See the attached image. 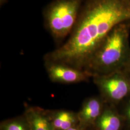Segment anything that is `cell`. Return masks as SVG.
<instances>
[{
  "instance_id": "obj_12",
  "label": "cell",
  "mask_w": 130,
  "mask_h": 130,
  "mask_svg": "<svg viewBox=\"0 0 130 130\" xmlns=\"http://www.w3.org/2000/svg\"><path fill=\"white\" fill-rule=\"evenodd\" d=\"M124 69L127 70V71L130 72V60L127 63V64L126 65V66L125 67V68H124Z\"/></svg>"
},
{
  "instance_id": "obj_11",
  "label": "cell",
  "mask_w": 130,
  "mask_h": 130,
  "mask_svg": "<svg viewBox=\"0 0 130 130\" xmlns=\"http://www.w3.org/2000/svg\"><path fill=\"white\" fill-rule=\"evenodd\" d=\"M3 130H29L28 122L21 120H15L5 123Z\"/></svg>"
},
{
  "instance_id": "obj_6",
  "label": "cell",
  "mask_w": 130,
  "mask_h": 130,
  "mask_svg": "<svg viewBox=\"0 0 130 130\" xmlns=\"http://www.w3.org/2000/svg\"><path fill=\"white\" fill-rule=\"evenodd\" d=\"M94 125L98 130H122L125 123L116 106L105 103L102 112Z\"/></svg>"
},
{
  "instance_id": "obj_8",
  "label": "cell",
  "mask_w": 130,
  "mask_h": 130,
  "mask_svg": "<svg viewBox=\"0 0 130 130\" xmlns=\"http://www.w3.org/2000/svg\"><path fill=\"white\" fill-rule=\"evenodd\" d=\"M25 118L29 130H55L50 118L41 108L27 107Z\"/></svg>"
},
{
  "instance_id": "obj_2",
  "label": "cell",
  "mask_w": 130,
  "mask_h": 130,
  "mask_svg": "<svg viewBox=\"0 0 130 130\" xmlns=\"http://www.w3.org/2000/svg\"><path fill=\"white\" fill-rule=\"evenodd\" d=\"M130 21L119 24L107 34L84 71L91 77L123 70L130 60Z\"/></svg>"
},
{
  "instance_id": "obj_1",
  "label": "cell",
  "mask_w": 130,
  "mask_h": 130,
  "mask_svg": "<svg viewBox=\"0 0 130 130\" xmlns=\"http://www.w3.org/2000/svg\"><path fill=\"white\" fill-rule=\"evenodd\" d=\"M129 21L130 0H85L68 39L45 62L84 70L112 29Z\"/></svg>"
},
{
  "instance_id": "obj_9",
  "label": "cell",
  "mask_w": 130,
  "mask_h": 130,
  "mask_svg": "<svg viewBox=\"0 0 130 130\" xmlns=\"http://www.w3.org/2000/svg\"><path fill=\"white\" fill-rule=\"evenodd\" d=\"M78 121L77 114L72 112L59 110L54 113L51 121L55 130H66L73 127Z\"/></svg>"
},
{
  "instance_id": "obj_15",
  "label": "cell",
  "mask_w": 130,
  "mask_h": 130,
  "mask_svg": "<svg viewBox=\"0 0 130 130\" xmlns=\"http://www.w3.org/2000/svg\"><path fill=\"white\" fill-rule=\"evenodd\" d=\"M127 130V129H126V130Z\"/></svg>"
},
{
  "instance_id": "obj_14",
  "label": "cell",
  "mask_w": 130,
  "mask_h": 130,
  "mask_svg": "<svg viewBox=\"0 0 130 130\" xmlns=\"http://www.w3.org/2000/svg\"><path fill=\"white\" fill-rule=\"evenodd\" d=\"M6 0H0V4L1 5H3L6 2Z\"/></svg>"
},
{
  "instance_id": "obj_7",
  "label": "cell",
  "mask_w": 130,
  "mask_h": 130,
  "mask_svg": "<svg viewBox=\"0 0 130 130\" xmlns=\"http://www.w3.org/2000/svg\"><path fill=\"white\" fill-rule=\"evenodd\" d=\"M105 104L101 96H93L87 99L77 114L81 124L85 126L94 125L102 112Z\"/></svg>"
},
{
  "instance_id": "obj_4",
  "label": "cell",
  "mask_w": 130,
  "mask_h": 130,
  "mask_svg": "<svg viewBox=\"0 0 130 130\" xmlns=\"http://www.w3.org/2000/svg\"><path fill=\"white\" fill-rule=\"evenodd\" d=\"M104 102L117 106L130 95V72L123 69L93 77Z\"/></svg>"
},
{
  "instance_id": "obj_3",
  "label": "cell",
  "mask_w": 130,
  "mask_h": 130,
  "mask_svg": "<svg viewBox=\"0 0 130 130\" xmlns=\"http://www.w3.org/2000/svg\"><path fill=\"white\" fill-rule=\"evenodd\" d=\"M82 0H55L45 8V26L53 37L60 40L70 35L79 16Z\"/></svg>"
},
{
  "instance_id": "obj_13",
  "label": "cell",
  "mask_w": 130,
  "mask_h": 130,
  "mask_svg": "<svg viewBox=\"0 0 130 130\" xmlns=\"http://www.w3.org/2000/svg\"><path fill=\"white\" fill-rule=\"evenodd\" d=\"M79 130L78 129H77V128H75V127H71V128H69V129H67V130Z\"/></svg>"
},
{
  "instance_id": "obj_10",
  "label": "cell",
  "mask_w": 130,
  "mask_h": 130,
  "mask_svg": "<svg viewBox=\"0 0 130 130\" xmlns=\"http://www.w3.org/2000/svg\"><path fill=\"white\" fill-rule=\"evenodd\" d=\"M116 106L120 114L124 120L126 129L130 130V95Z\"/></svg>"
},
{
  "instance_id": "obj_5",
  "label": "cell",
  "mask_w": 130,
  "mask_h": 130,
  "mask_svg": "<svg viewBox=\"0 0 130 130\" xmlns=\"http://www.w3.org/2000/svg\"><path fill=\"white\" fill-rule=\"evenodd\" d=\"M47 71L52 81L63 84H73L86 81L91 76L86 71L67 65L46 63Z\"/></svg>"
}]
</instances>
